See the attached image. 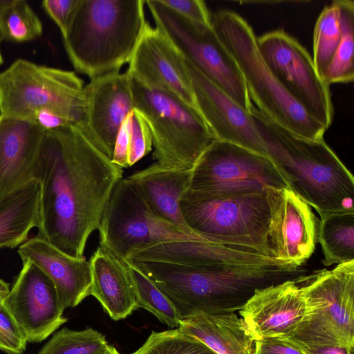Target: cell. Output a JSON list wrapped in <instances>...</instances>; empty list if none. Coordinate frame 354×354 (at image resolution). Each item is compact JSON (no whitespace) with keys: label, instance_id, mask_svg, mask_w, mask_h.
<instances>
[{"label":"cell","instance_id":"cell-22","mask_svg":"<svg viewBox=\"0 0 354 354\" xmlns=\"http://www.w3.org/2000/svg\"><path fill=\"white\" fill-rule=\"evenodd\" d=\"M45 131L32 122L0 115V202L35 178Z\"/></svg>","mask_w":354,"mask_h":354},{"label":"cell","instance_id":"cell-28","mask_svg":"<svg viewBox=\"0 0 354 354\" xmlns=\"http://www.w3.org/2000/svg\"><path fill=\"white\" fill-rule=\"evenodd\" d=\"M42 33V23L26 1L0 0V41L26 42Z\"/></svg>","mask_w":354,"mask_h":354},{"label":"cell","instance_id":"cell-9","mask_svg":"<svg viewBox=\"0 0 354 354\" xmlns=\"http://www.w3.org/2000/svg\"><path fill=\"white\" fill-rule=\"evenodd\" d=\"M306 304L299 328L285 338L294 344L354 347V261L297 278Z\"/></svg>","mask_w":354,"mask_h":354},{"label":"cell","instance_id":"cell-23","mask_svg":"<svg viewBox=\"0 0 354 354\" xmlns=\"http://www.w3.org/2000/svg\"><path fill=\"white\" fill-rule=\"evenodd\" d=\"M88 261L92 279L90 295L115 321L131 315L138 307L127 261L101 245Z\"/></svg>","mask_w":354,"mask_h":354},{"label":"cell","instance_id":"cell-14","mask_svg":"<svg viewBox=\"0 0 354 354\" xmlns=\"http://www.w3.org/2000/svg\"><path fill=\"white\" fill-rule=\"evenodd\" d=\"M264 189L270 211L271 256L300 268L316 248L319 220L310 206L288 187Z\"/></svg>","mask_w":354,"mask_h":354},{"label":"cell","instance_id":"cell-29","mask_svg":"<svg viewBox=\"0 0 354 354\" xmlns=\"http://www.w3.org/2000/svg\"><path fill=\"white\" fill-rule=\"evenodd\" d=\"M342 27V38L326 70L324 82L330 86L336 83L352 82L354 78L353 34L354 1L337 0Z\"/></svg>","mask_w":354,"mask_h":354},{"label":"cell","instance_id":"cell-42","mask_svg":"<svg viewBox=\"0 0 354 354\" xmlns=\"http://www.w3.org/2000/svg\"><path fill=\"white\" fill-rule=\"evenodd\" d=\"M10 292V285L3 280L0 279V303H3Z\"/></svg>","mask_w":354,"mask_h":354},{"label":"cell","instance_id":"cell-18","mask_svg":"<svg viewBox=\"0 0 354 354\" xmlns=\"http://www.w3.org/2000/svg\"><path fill=\"white\" fill-rule=\"evenodd\" d=\"M297 278L256 290L239 310L254 342L290 336L301 324L306 304Z\"/></svg>","mask_w":354,"mask_h":354},{"label":"cell","instance_id":"cell-34","mask_svg":"<svg viewBox=\"0 0 354 354\" xmlns=\"http://www.w3.org/2000/svg\"><path fill=\"white\" fill-rule=\"evenodd\" d=\"M128 132V165L131 167L152 149L149 127L142 115L133 109L126 118Z\"/></svg>","mask_w":354,"mask_h":354},{"label":"cell","instance_id":"cell-39","mask_svg":"<svg viewBox=\"0 0 354 354\" xmlns=\"http://www.w3.org/2000/svg\"><path fill=\"white\" fill-rule=\"evenodd\" d=\"M128 132L125 119L116 138L111 161L122 169L128 167Z\"/></svg>","mask_w":354,"mask_h":354},{"label":"cell","instance_id":"cell-33","mask_svg":"<svg viewBox=\"0 0 354 354\" xmlns=\"http://www.w3.org/2000/svg\"><path fill=\"white\" fill-rule=\"evenodd\" d=\"M131 354H215L206 346L178 328L153 331L147 341Z\"/></svg>","mask_w":354,"mask_h":354},{"label":"cell","instance_id":"cell-26","mask_svg":"<svg viewBox=\"0 0 354 354\" xmlns=\"http://www.w3.org/2000/svg\"><path fill=\"white\" fill-rule=\"evenodd\" d=\"M40 224V184L33 178L0 202V248L24 243Z\"/></svg>","mask_w":354,"mask_h":354},{"label":"cell","instance_id":"cell-21","mask_svg":"<svg viewBox=\"0 0 354 354\" xmlns=\"http://www.w3.org/2000/svg\"><path fill=\"white\" fill-rule=\"evenodd\" d=\"M23 262H30L53 281L62 309L73 308L90 295L91 272L89 261L71 257L36 236L19 245Z\"/></svg>","mask_w":354,"mask_h":354},{"label":"cell","instance_id":"cell-30","mask_svg":"<svg viewBox=\"0 0 354 354\" xmlns=\"http://www.w3.org/2000/svg\"><path fill=\"white\" fill-rule=\"evenodd\" d=\"M342 35L339 10L336 0L324 7L314 28L313 60L323 81Z\"/></svg>","mask_w":354,"mask_h":354},{"label":"cell","instance_id":"cell-12","mask_svg":"<svg viewBox=\"0 0 354 354\" xmlns=\"http://www.w3.org/2000/svg\"><path fill=\"white\" fill-rule=\"evenodd\" d=\"M266 187H288L268 158L234 143L216 140L192 168L186 192L215 197L263 192Z\"/></svg>","mask_w":354,"mask_h":354},{"label":"cell","instance_id":"cell-20","mask_svg":"<svg viewBox=\"0 0 354 354\" xmlns=\"http://www.w3.org/2000/svg\"><path fill=\"white\" fill-rule=\"evenodd\" d=\"M127 261H158L194 266H275L298 268L254 250L225 245L205 238L160 242L134 250Z\"/></svg>","mask_w":354,"mask_h":354},{"label":"cell","instance_id":"cell-11","mask_svg":"<svg viewBox=\"0 0 354 354\" xmlns=\"http://www.w3.org/2000/svg\"><path fill=\"white\" fill-rule=\"evenodd\" d=\"M97 230L100 245L124 261L131 252L148 245L203 238L156 214L127 177L114 187Z\"/></svg>","mask_w":354,"mask_h":354},{"label":"cell","instance_id":"cell-40","mask_svg":"<svg viewBox=\"0 0 354 354\" xmlns=\"http://www.w3.org/2000/svg\"><path fill=\"white\" fill-rule=\"evenodd\" d=\"M31 122L45 131L56 129L72 124L59 114L47 109L37 111L34 114Z\"/></svg>","mask_w":354,"mask_h":354},{"label":"cell","instance_id":"cell-25","mask_svg":"<svg viewBox=\"0 0 354 354\" xmlns=\"http://www.w3.org/2000/svg\"><path fill=\"white\" fill-rule=\"evenodd\" d=\"M215 354H252L254 341L235 312L198 313L178 327Z\"/></svg>","mask_w":354,"mask_h":354},{"label":"cell","instance_id":"cell-15","mask_svg":"<svg viewBox=\"0 0 354 354\" xmlns=\"http://www.w3.org/2000/svg\"><path fill=\"white\" fill-rule=\"evenodd\" d=\"M2 304L28 342L44 341L68 320L53 281L30 262H23Z\"/></svg>","mask_w":354,"mask_h":354},{"label":"cell","instance_id":"cell-3","mask_svg":"<svg viewBox=\"0 0 354 354\" xmlns=\"http://www.w3.org/2000/svg\"><path fill=\"white\" fill-rule=\"evenodd\" d=\"M143 272L173 303L180 319L198 313L239 310L255 290L295 279L288 267H194L158 261H127Z\"/></svg>","mask_w":354,"mask_h":354},{"label":"cell","instance_id":"cell-24","mask_svg":"<svg viewBox=\"0 0 354 354\" xmlns=\"http://www.w3.org/2000/svg\"><path fill=\"white\" fill-rule=\"evenodd\" d=\"M192 169L167 168L154 162L127 178L156 214L176 225L189 228L183 217L180 201L188 189Z\"/></svg>","mask_w":354,"mask_h":354},{"label":"cell","instance_id":"cell-4","mask_svg":"<svg viewBox=\"0 0 354 354\" xmlns=\"http://www.w3.org/2000/svg\"><path fill=\"white\" fill-rule=\"evenodd\" d=\"M143 0H79L62 35L74 68L90 79L128 64L147 24Z\"/></svg>","mask_w":354,"mask_h":354},{"label":"cell","instance_id":"cell-5","mask_svg":"<svg viewBox=\"0 0 354 354\" xmlns=\"http://www.w3.org/2000/svg\"><path fill=\"white\" fill-rule=\"evenodd\" d=\"M211 25L238 65L254 106L299 136L323 139L326 129L290 95L264 62L250 25L228 10L214 15Z\"/></svg>","mask_w":354,"mask_h":354},{"label":"cell","instance_id":"cell-37","mask_svg":"<svg viewBox=\"0 0 354 354\" xmlns=\"http://www.w3.org/2000/svg\"><path fill=\"white\" fill-rule=\"evenodd\" d=\"M79 0H44L41 6L63 35Z\"/></svg>","mask_w":354,"mask_h":354},{"label":"cell","instance_id":"cell-1","mask_svg":"<svg viewBox=\"0 0 354 354\" xmlns=\"http://www.w3.org/2000/svg\"><path fill=\"white\" fill-rule=\"evenodd\" d=\"M122 175L82 124L46 131L35 175L40 184L37 236L71 257H84Z\"/></svg>","mask_w":354,"mask_h":354},{"label":"cell","instance_id":"cell-17","mask_svg":"<svg viewBox=\"0 0 354 354\" xmlns=\"http://www.w3.org/2000/svg\"><path fill=\"white\" fill-rule=\"evenodd\" d=\"M86 109L83 126L94 144L111 160L120 127L134 109L129 74L112 72L91 79L84 85Z\"/></svg>","mask_w":354,"mask_h":354},{"label":"cell","instance_id":"cell-31","mask_svg":"<svg viewBox=\"0 0 354 354\" xmlns=\"http://www.w3.org/2000/svg\"><path fill=\"white\" fill-rule=\"evenodd\" d=\"M133 286L138 307L152 313L169 327H178L180 317L169 299L140 269L127 262Z\"/></svg>","mask_w":354,"mask_h":354},{"label":"cell","instance_id":"cell-41","mask_svg":"<svg viewBox=\"0 0 354 354\" xmlns=\"http://www.w3.org/2000/svg\"><path fill=\"white\" fill-rule=\"evenodd\" d=\"M296 345L303 351L304 354H353L354 351V347L339 344Z\"/></svg>","mask_w":354,"mask_h":354},{"label":"cell","instance_id":"cell-38","mask_svg":"<svg viewBox=\"0 0 354 354\" xmlns=\"http://www.w3.org/2000/svg\"><path fill=\"white\" fill-rule=\"evenodd\" d=\"M252 354H304L285 337H266L254 342Z\"/></svg>","mask_w":354,"mask_h":354},{"label":"cell","instance_id":"cell-32","mask_svg":"<svg viewBox=\"0 0 354 354\" xmlns=\"http://www.w3.org/2000/svg\"><path fill=\"white\" fill-rule=\"evenodd\" d=\"M107 345L104 335L92 328L75 330L64 327L55 333L37 354H94Z\"/></svg>","mask_w":354,"mask_h":354},{"label":"cell","instance_id":"cell-19","mask_svg":"<svg viewBox=\"0 0 354 354\" xmlns=\"http://www.w3.org/2000/svg\"><path fill=\"white\" fill-rule=\"evenodd\" d=\"M185 64L197 109L216 139L265 156L251 111L244 110L187 59Z\"/></svg>","mask_w":354,"mask_h":354},{"label":"cell","instance_id":"cell-2","mask_svg":"<svg viewBox=\"0 0 354 354\" xmlns=\"http://www.w3.org/2000/svg\"><path fill=\"white\" fill-rule=\"evenodd\" d=\"M251 113L265 157L288 187L320 215L354 212V179L324 139L311 140L285 129L252 105Z\"/></svg>","mask_w":354,"mask_h":354},{"label":"cell","instance_id":"cell-35","mask_svg":"<svg viewBox=\"0 0 354 354\" xmlns=\"http://www.w3.org/2000/svg\"><path fill=\"white\" fill-rule=\"evenodd\" d=\"M27 343L10 313L0 303V349L8 354H22Z\"/></svg>","mask_w":354,"mask_h":354},{"label":"cell","instance_id":"cell-7","mask_svg":"<svg viewBox=\"0 0 354 354\" xmlns=\"http://www.w3.org/2000/svg\"><path fill=\"white\" fill-rule=\"evenodd\" d=\"M41 109L83 125L84 82L73 71L19 58L0 72V115L31 122Z\"/></svg>","mask_w":354,"mask_h":354},{"label":"cell","instance_id":"cell-10","mask_svg":"<svg viewBox=\"0 0 354 354\" xmlns=\"http://www.w3.org/2000/svg\"><path fill=\"white\" fill-rule=\"evenodd\" d=\"M155 26L161 29L201 73L244 110L253 105L244 79L234 57L213 30L171 10L161 0L145 1Z\"/></svg>","mask_w":354,"mask_h":354},{"label":"cell","instance_id":"cell-16","mask_svg":"<svg viewBox=\"0 0 354 354\" xmlns=\"http://www.w3.org/2000/svg\"><path fill=\"white\" fill-rule=\"evenodd\" d=\"M128 64L127 72L132 78L198 111L185 59L158 27L147 22Z\"/></svg>","mask_w":354,"mask_h":354},{"label":"cell","instance_id":"cell-36","mask_svg":"<svg viewBox=\"0 0 354 354\" xmlns=\"http://www.w3.org/2000/svg\"><path fill=\"white\" fill-rule=\"evenodd\" d=\"M165 6L182 16L203 24L211 25L212 17L202 0H161Z\"/></svg>","mask_w":354,"mask_h":354},{"label":"cell","instance_id":"cell-13","mask_svg":"<svg viewBox=\"0 0 354 354\" xmlns=\"http://www.w3.org/2000/svg\"><path fill=\"white\" fill-rule=\"evenodd\" d=\"M257 46L285 90L327 130L334 116L329 86L319 76L306 49L281 29L257 37Z\"/></svg>","mask_w":354,"mask_h":354},{"label":"cell","instance_id":"cell-44","mask_svg":"<svg viewBox=\"0 0 354 354\" xmlns=\"http://www.w3.org/2000/svg\"><path fill=\"white\" fill-rule=\"evenodd\" d=\"M3 59L2 54H1V50H0V65L3 63Z\"/></svg>","mask_w":354,"mask_h":354},{"label":"cell","instance_id":"cell-8","mask_svg":"<svg viewBox=\"0 0 354 354\" xmlns=\"http://www.w3.org/2000/svg\"><path fill=\"white\" fill-rule=\"evenodd\" d=\"M180 207L187 227L203 238L272 257L268 241L270 211L265 189L215 197L185 192Z\"/></svg>","mask_w":354,"mask_h":354},{"label":"cell","instance_id":"cell-43","mask_svg":"<svg viewBox=\"0 0 354 354\" xmlns=\"http://www.w3.org/2000/svg\"><path fill=\"white\" fill-rule=\"evenodd\" d=\"M94 354H121V353H120L114 346L108 344L103 349L99 351L98 352H97Z\"/></svg>","mask_w":354,"mask_h":354},{"label":"cell","instance_id":"cell-27","mask_svg":"<svg viewBox=\"0 0 354 354\" xmlns=\"http://www.w3.org/2000/svg\"><path fill=\"white\" fill-rule=\"evenodd\" d=\"M317 241L325 266L354 261V212H331L320 215Z\"/></svg>","mask_w":354,"mask_h":354},{"label":"cell","instance_id":"cell-6","mask_svg":"<svg viewBox=\"0 0 354 354\" xmlns=\"http://www.w3.org/2000/svg\"><path fill=\"white\" fill-rule=\"evenodd\" d=\"M131 78L134 109L149 127L153 159L165 167L192 169L217 140L199 111Z\"/></svg>","mask_w":354,"mask_h":354}]
</instances>
